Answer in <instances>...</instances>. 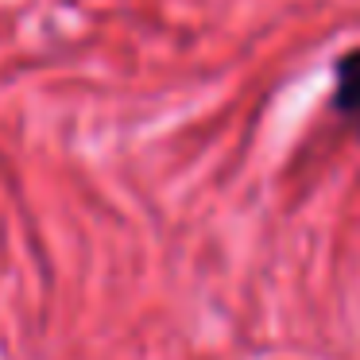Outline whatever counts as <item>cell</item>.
I'll use <instances>...</instances> for the list:
<instances>
[{"label": "cell", "mask_w": 360, "mask_h": 360, "mask_svg": "<svg viewBox=\"0 0 360 360\" xmlns=\"http://www.w3.org/2000/svg\"><path fill=\"white\" fill-rule=\"evenodd\" d=\"M333 109L349 117L360 132V47L333 63Z\"/></svg>", "instance_id": "1"}]
</instances>
